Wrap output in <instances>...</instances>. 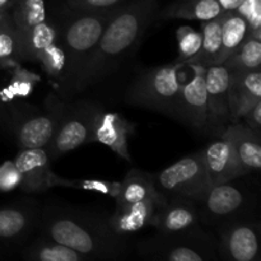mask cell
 Returning <instances> with one entry per match:
<instances>
[{"label":"cell","mask_w":261,"mask_h":261,"mask_svg":"<svg viewBox=\"0 0 261 261\" xmlns=\"http://www.w3.org/2000/svg\"><path fill=\"white\" fill-rule=\"evenodd\" d=\"M116 8L83 12L66 7L59 20L54 22L58 28L59 42L68 58L65 78L59 84L64 97H68L74 81L93 53L105 25Z\"/></svg>","instance_id":"cell-3"},{"label":"cell","mask_w":261,"mask_h":261,"mask_svg":"<svg viewBox=\"0 0 261 261\" xmlns=\"http://www.w3.org/2000/svg\"><path fill=\"white\" fill-rule=\"evenodd\" d=\"M12 22L10 19V14H9V10L8 9H0V27L5 25L7 23Z\"/></svg>","instance_id":"cell-39"},{"label":"cell","mask_w":261,"mask_h":261,"mask_svg":"<svg viewBox=\"0 0 261 261\" xmlns=\"http://www.w3.org/2000/svg\"><path fill=\"white\" fill-rule=\"evenodd\" d=\"M201 218L196 203L189 200L165 201L155 211L152 221L158 233H175L201 227Z\"/></svg>","instance_id":"cell-18"},{"label":"cell","mask_w":261,"mask_h":261,"mask_svg":"<svg viewBox=\"0 0 261 261\" xmlns=\"http://www.w3.org/2000/svg\"><path fill=\"white\" fill-rule=\"evenodd\" d=\"M245 124L251 127L256 133L261 134V101L255 103L246 114L242 116Z\"/></svg>","instance_id":"cell-37"},{"label":"cell","mask_w":261,"mask_h":261,"mask_svg":"<svg viewBox=\"0 0 261 261\" xmlns=\"http://www.w3.org/2000/svg\"><path fill=\"white\" fill-rule=\"evenodd\" d=\"M221 27L222 47L218 56V64L226 61L251 36L249 24L236 10H228L221 15Z\"/></svg>","instance_id":"cell-24"},{"label":"cell","mask_w":261,"mask_h":261,"mask_svg":"<svg viewBox=\"0 0 261 261\" xmlns=\"http://www.w3.org/2000/svg\"><path fill=\"white\" fill-rule=\"evenodd\" d=\"M201 150L211 185L228 182L246 176L237 161L231 142L223 134H219L217 139L212 140Z\"/></svg>","instance_id":"cell-16"},{"label":"cell","mask_w":261,"mask_h":261,"mask_svg":"<svg viewBox=\"0 0 261 261\" xmlns=\"http://www.w3.org/2000/svg\"><path fill=\"white\" fill-rule=\"evenodd\" d=\"M12 76L5 88L0 91V102H12L15 98H27L41 81L37 74L22 68L20 65L10 68Z\"/></svg>","instance_id":"cell-28"},{"label":"cell","mask_w":261,"mask_h":261,"mask_svg":"<svg viewBox=\"0 0 261 261\" xmlns=\"http://www.w3.org/2000/svg\"><path fill=\"white\" fill-rule=\"evenodd\" d=\"M149 198L165 200L161 194L155 190L153 175H149L138 168H132L122 180L119 195L115 198V201H116V206H121Z\"/></svg>","instance_id":"cell-22"},{"label":"cell","mask_w":261,"mask_h":261,"mask_svg":"<svg viewBox=\"0 0 261 261\" xmlns=\"http://www.w3.org/2000/svg\"><path fill=\"white\" fill-rule=\"evenodd\" d=\"M234 10L247 22L251 36L261 38V0H244Z\"/></svg>","instance_id":"cell-34"},{"label":"cell","mask_w":261,"mask_h":261,"mask_svg":"<svg viewBox=\"0 0 261 261\" xmlns=\"http://www.w3.org/2000/svg\"><path fill=\"white\" fill-rule=\"evenodd\" d=\"M40 213L41 206L35 199H22L19 203L0 208V244L24 246L37 229Z\"/></svg>","instance_id":"cell-12"},{"label":"cell","mask_w":261,"mask_h":261,"mask_svg":"<svg viewBox=\"0 0 261 261\" xmlns=\"http://www.w3.org/2000/svg\"><path fill=\"white\" fill-rule=\"evenodd\" d=\"M59 186L61 188H71L79 189V190L94 191V193L109 195L111 198H116L119 195L121 182L109 180H94V178H84V180H73V178H64L60 177Z\"/></svg>","instance_id":"cell-33"},{"label":"cell","mask_w":261,"mask_h":261,"mask_svg":"<svg viewBox=\"0 0 261 261\" xmlns=\"http://www.w3.org/2000/svg\"><path fill=\"white\" fill-rule=\"evenodd\" d=\"M9 14L19 42L36 24L47 19L45 0H14Z\"/></svg>","instance_id":"cell-26"},{"label":"cell","mask_w":261,"mask_h":261,"mask_svg":"<svg viewBox=\"0 0 261 261\" xmlns=\"http://www.w3.org/2000/svg\"><path fill=\"white\" fill-rule=\"evenodd\" d=\"M22 257L28 261H87L81 252L41 234L22 247Z\"/></svg>","instance_id":"cell-23"},{"label":"cell","mask_w":261,"mask_h":261,"mask_svg":"<svg viewBox=\"0 0 261 261\" xmlns=\"http://www.w3.org/2000/svg\"><path fill=\"white\" fill-rule=\"evenodd\" d=\"M217 2L221 4V7L223 8L224 12H228V10L236 9L244 0H217Z\"/></svg>","instance_id":"cell-38"},{"label":"cell","mask_w":261,"mask_h":261,"mask_svg":"<svg viewBox=\"0 0 261 261\" xmlns=\"http://www.w3.org/2000/svg\"><path fill=\"white\" fill-rule=\"evenodd\" d=\"M155 190L166 201L189 200L199 204L211 188L203 150L181 158L153 175Z\"/></svg>","instance_id":"cell-7"},{"label":"cell","mask_w":261,"mask_h":261,"mask_svg":"<svg viewBox=\"0 0 261 261\" xmlns=\"http://www.w3.org/2000/svg\"><path fill=\"white\" fill-rule=\"evenodd\" d=\"M20 185V173L14 161H5L0 166V193H9Z\"/></svg>","instance_id":"cell-35"},{"label":"cell","mask_w":261,"mask_h":261,"mask_svg":"<svg viewBox=\"0 0 261 261\" xmlns=\"http://www.w3.org/2000/svg\"><path fill=\"white\" fill-rule=\"evenodd\" d=\"M37 63L42 66L45 73L51 79L56 81L59 84L64 81L66 74V66H68V58H66L65 50H64L63 45L59 42V40L43 51Z\"/></svg>","instance_id":"cell-31"},{"label":"cell","mask_w":261,"mask_h":261,"mask_svg":"<svg viewBox=\"0 0 261 261\" xmlns=\"http://www.w3.org/2000/svg\"><path fill=\"white\" fill-rule=\"evenodd\" d=\"M144 259L165 261L218 260V244L211 232L201 227L175 233H158L138 245Z\"/></svg>","instance_id":"cell-5"},{"label":"cell","mask_w":261,"mask_h":261,"mask_svg":"<svg viewBox=\"0 0 261 261\" xmlns=\"http://www.w3.org/2000/svg\"><path fill=\"white\" fill-rule=\"evenodd\" d=\"M14 162L20 173L19 188L24 193L40 194L59 186L60 176L51 171V160L46 149H20Z\"/></svg>","instance_id":"cell-13"},{"label":"cell","mask_w":261,"mask_h":261,"mask_svg":"<svg viewBox=\"0 0 261 261\" xmlns=\"http://www.w3.org/2000/svg\"><path fill=\"white\" fill-rule=\"evenodd\" d=\"M224 13L217 0H176L158 14L163 19L211 20Z\"/></svg>","instance_id":"cell-21"},{"label":"cell","mask_w":261,"mask_h":261,"mask_svg":"<svg viewBox=\"0 0 261 261\" xmlns=\"http://www.w3.org/2000/svg\"><path fill=\"white\" fill-rule=\"evenodd\" d=\"M177 38V59L180 64H191L201 50V32L190 25H181L176 31Z\"/></svg>","instance_id":"cell-32"},{"label":"cell","mask_w":261,"mask_h":261,"mask_svg":"<svg viewBox=\"0 0 261 261\" xmlns=\"http://www.w3.org/2000/svg\"><path fill=\"white\" fill-rule=\"evenodd\" d=\"M0 103H2V102H0ZM0 109H2V106H0Z\"/></svg>","instance_id":"cell-41"},{"label":"cell","mask_w":261,"mask_h":261,"mask_svg":"<svg viewBox=\"0 0 261 261\" xmlns=\"http://www.w3.org/2000/svg\"><path fill=\"white\" fill-rule=\"evenodd\" d=\"M134 126L121 114L98 109L93 125L92 142H98L114 150L119 157L130 162L129 137Z\"/></svg>","instance_id":"cell-15"},{"label":"cell","mask_w":261,"mask_h":261,"mask_svg":"<svg viewBox=\"0 0 261 261\" xmlns=\"http://www.w3.org/2000/svg\"><path fill=\"white\" fill-rule=\"evenodd\" d=\"M201 50L198 58L191 64L203 66L218 64V56L222 47V27L221 17L216 19L204 20L201 23Z\"/></svg>","instance_id":"cell-27"},{"label":"cell","mask_w":261,"mask_h":261,"mask_svg":"<svg viewBox=\"0 0 261 261\" xmlns=\"http://www.w3.org/2000/svg\"><path fill=\"white\" fill-rule=\"evenodd\" d=\"M40 234L81 252L87 260H119L127 256L129 244L115 233L107 217L61 205L41 208Z\"/></svg>","instance_id":"cell-2"},{"label":"cell","mask_w":261,"mask_h":261,"mask_svg":"<svg viewBox=\"0 0 261 261\" xmlns=\"http://www.w3.org/2000/svg\"><path fill=\"white\" fill-rule=\"evenodd\" d=\"M252 190L240 178L212 185L200 203L201 223L217 226L241 217L251 216Z\"/></svg>","instance_id":"cell-8"},{"label":"cell","mask_w":261,"mask_h":261,"mask_svg":"<svg viewBox=\"0 0 261 261\" xmlns=\"http://www.w3.org/2000/svg\"><path fill=\"white\" fill-rule=\"evenodd\" d=\"M232 71L223 64L205 66V87L208 97V112L211 133L221 134L228 124V91Z\"/></svg>","instance_id":"cell-14"},{"label":"cell","mask_w":261,"mask_h":261,"mask_svg":"<svg viewBox=\"0 0 261 261\" xmlns=\"http://www.w3.org/2000/svg\"><path fill=\"white\" fill-rule=\"evenodd\" d=\"M98 109V106L87 101L66 103L55 137L47 149L51 161L58 160L83 144L92 143L94 119Z\"/></svg>","instance_id":"cell-9"},{"label":"cell","mask_w":261,"mask_h":261,"mask_svg":"<svg viewBox=\"0 0 261 261\" xmlns=\"http://www.w3.org/2000/svg\"><path fill=\"white\" fill-rule=\"evenodd\" d=\"M222 64L231 71H249L260 69L261 38L250 36L244 45Z\"/></svg>","instance_id":"cell-29"},{"label":"cell","mask_w":261,"mask_h":261,"mask_svg":"<svg viewBox=\"0 0 261 261\" xmlns=\"http://www.w3.org/2000/svg\"><path fill=\"white\" fill-rule=\"evenodd\" d=\"M10 0H0V9H8Z\"/></svg>","instance_id":"cell-40"},{"label":"cell","mask_w":261,"mask_h":261,"mask_svg":"<svg viewBox=\"0 0 261 261\" xmlns=\"http://www.w3.org/2000/svg\"><path fill=\"white\" fill-rule=\"evenodd\" d=\"M126 0H66V7L74 10H103L119 7Z\"/></svg>","instance_id":"cell-36"},{"label":"cell","mask_w":261,"mask_h":261,"mask_svg":"<svg viewBox=\"0 0 261 261\" xmlns=\"http://www.w3.org/2000/svg\"><path fill=\"white\" fill-rule=\"evenodd\" d=\"M221 134L231 142L237 161L246 175L260 171L261 134L241 121L227 125Z\"/></svg>","instance_id":"cell-20"},{"label":"cell","mask_w":261,"mask_h":261,"mask_svg":"<svg viewBox=\"0 0 261 261\" xmlns=\"http://www.w3.org/2000/svg\"><path fill=\"white\" fill-rule=\"evenodd\" d=\"M157 12L158 0H133L119 5L105 25L88 61L74 81L68 97L99 83L117 70L139 46Z\"/></svg>","instance_id":"cell-1"},{"label":"cell","mask_w":261,"mask_h":261,"mask_svg":"<svg viewBox=\"0 0 261 261\" xmlns=\"http://www.w3.org/2000/svg\"><path fill=\"white\" fill-rule=\"evenodd\" d=\"M58 40V28L53 20L46 19L38 23L20 40L22 59L37 63L43 51Z\"/></svg>","instance_id":"cell-25"},{"label":"cell","mask_w":261,"mask_h":261,"mask_svg":"<svg viewBox=\"0 0 261 261\" xmlns=\"http://www.w3.org/2000/svg\"><path fill=\"white\" fill-rule=\"evenodd\" d=\"M218 256L227 261H255L260 255V224L251 216L218 226Z\"/></svg>","instance_id":"cell-10"},{"label":"cell","mask_w":261,"mask_h":261,"mask_svg":"<svg viewBox=\"0 0 261 261\" xmlns=\"http://www.w3.org/2000/svg\"><path fill=\"white\" fill-rule=\"evenodd\" d=\"M186 64L177 61L143 71L129 86L125 101L132 106L158 112L176 120L177 102Z\"/></svg>","instance_id":"cell-4"},{"label":"cell","mask_w":261,"mask_h":261,"mask_svg":"<svg viewBox=\"0 0 261 261\" xmlns=\"http://www.w3.org/2000/svg\"><path fill=\"white\" fill-rule=\"evenodd\" d=\"M20 42L12 22L0 27V69H10L22 61Z\"/></svg>","instance_id":"cell-30"},{"label":"cell","mask_w":261,"mask_h":261,"mask_svg":"<svg viewBox=\"0 0 261 261\" xmlns=\"http://www.w3.org/2000/svg\"><path fill=\"white\" fill-rule=\"evenodd\" d=\"M261 101L260 69L249 71H232L228 91L229 120L237 122L245 114Z\"/></svg>","instance_id":"cell-17"},{"label":"cell","mask_w":261,"mask_h":261,"mask_svg":"<svg viewBox=\"0 0 261 261\" xmlns=\"http://www.w3.org/2000/svg\"><path fill=\"white\" fill-rule=\"evenodd\" d=\"M190 79L184 81L177 102L176 120L199 134L211 133L208 97L205 87V66L188 64Z\"/></svg>","instance_id":"cell-11"},{"label":"cell","mask_w":261,"mask_h":261,"mask_svg":"<svg viewBox=\"0 0 261 261\" xmlns=\"http://www.w3.org/2000/svg\"><path fill=\"white\" fill-rule=\"evenodd\" d=\"M165 203L160 199H145L127 205L116 206L114 213L107 217L110 227L115 233L126 237L152 226L153 217L158 206Z\"/></svg>","instance_id":"cell-19"},{"label":"cell","mask_w":261,"mask_h":261,"mask_svg":"<svg viewBox=\"0 0 261 261\" xmlns=\"http://www.w3.org/2000/svg\"><path fill=\"white\" fill-rule=\"evenodd\" d=\"M66 102L50 93L45 99L42 111L20 102L12 106V124L20 149L42 148L48 149L65 111Z\"/></svg>","instance_id":"cell-6"}]
</instances>
